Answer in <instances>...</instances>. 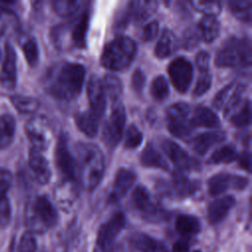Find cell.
<instances>
[{"mask_svg":"<svg viewBox=\"0 0 252 252\" xmlns=\"http://www.w3.org/2000/svg\"><path fill=\"white\" fill-rule=\"evenodd\" d=\"M151 93L154 98L158 101H161L167 97L169 88L167 81L163 76H158L154 79L151 85Z\"/></svg>","mask_w":252,"mask_h":252,"instance_id":"obj_40","label":"cell"},{"mask_svg":"<svg viewBox=\"0 0 252 252\" xmlns=\"http://www.w3.org/2000/svg\"><path fill=\"white\" fill-rule=\"evenodd\" d=\"M36 239L34 233L28 230L25 231L18 240L12 244V252H35L36 251Z\"/></svg>","mask_w":252,"mask_h":252,"instance_id":"obj_35","label":"cell"},{"mask_svg":"<svg viewBox=\"0 0 252 252\" xmlns=\"http://www.w3.org/2000/svg\"><path fill=\"white\" fill-rule=\"evenodd\" d=\"M12 184L11 172L3 167H0V196L6 195Z\"/></svg>","mask_w":252,"mask_h":252,"instance_id":"obj_49","label":"cell"},{"mask_svg":"<svg viewBox=\"0 0 252 252\" xmlns=\"http://www.w3.org/2000/svg\"><path fill=\"white\" fill-rule=\"evenodd\" d=\"M29 164L33 173L35 180L39 184L45 185L49 182L51 177V170L49 167V163L39 151L35 149H32L30 151Z\"/></svg>","mask_w":252,"mask_h":252,"instance_id":"obj_18","label":"cell"},{"mask_svg":"<svg viewBox=\"0 0 252 252\" xmlns=\"http://www.w3.org/2000/svg\"><path fill=\"white\" fill-rule=\"evenodd\" d=\"M76 154L78 178L86 189L93 190L103 176V155L96 145L90 143H79L76 146Z\"/></svg>","mask_w":252,"mask_h":252,"instance_id":"obj_2","label":"cell"},{"mask_svg":"<svg viewBox=\"0 0 252 252\" xmlns=\"http://www.w3.org/2000/svg\"><path fill=\"white\" fill-rule=\"evenodd\" d=\"M162 150L170 160L181 170H191L197 168V162L175 142L165 140L162 142Z\"/></svg>","mask_w":252,"mask_h":252,"instance_id":"obj_17","label":"cell"},{"mask_svg":"<svg viewBox=\"0 0 252 252\" xmlns=\"http://www.w3.org/2000/svg\"><path fill=\"white\" fill-rule=\"evenodd\" d=\"M190 121L194 128L195 127L218 128L220 126V121L219 116L209 107L204 105H200L194 110L193 116Z\"/></svg>","mask_w":252,"mask_h":252,"instance_id":"obj_26","label":"cell"},{"mask_svg":"<svg viewBox=\"0 0 252 252\" xmlns=\"http://www.w3.org/2000/svg\"><path fill=\"white\" fill-rule=\"evenodd\" d=\"M136 180V173L128 168H120L114 178L111 190L108 195L109 203L120 201Z\"/></svg>","mask_w":252,"mask_h":252,"instance_id":"obj_15","label":"cell"},{"mask_svg":"<svg viewBox=\"0 0 252 252\" xmlns=\"http://www.w3.org/2000/svg\"><path fill=\"white\" fill-rule=\"evenodd\" d=\"M132 202L141 217L148 221L158 222L165 219V212L153 199L146 187L139 185L132 193Z\"/></svg>","mask_w":252,"mask_h":252,"instance_id":"obj_7","label":"cell"},{"mask_svg":"<svg viewBox=\"0 0 252 252\" xmlns=\"http://www.w3.org/2000/svg\"><path fill=\"white\" fill-rule=\"evenodd\" d=\"M81 4V1L77 0H55L52 2V7L58 16L69 17L79 10Z\"/></svg>","mask_w":252,"mask_h":252,"instance_id":"obj_38","label":"cell"},{"mask_svg":"<svg viewBox=\"0 0 252 252\" xmlns=\"http://www.w3.org/2000/svg\"><path fill=\"white\" fill-rule=\"evenodd\" d=\"M239 164L243 169L247 170L248 172L251 171V154L248 151H245L240 155Z\"/></svg>","mask_w":252,"mask_h":252,"instance_id":"obj_53","label":"cell"},{"mask_svg":"<svg viewBox=\"0 0 252 252\" xmlns=\"http://www.w3.org/2000/svg\"><path fill=\"white\" fill-rule=\"evenodd\" d=\"M143 141V134L136 125H130L126 130L124 147L126 149H136Z\"/></svg>","mask_w":252,"mask_h":252,"instance_id":"obj_43","label":"cell"},{"mask_svg":"<svg viewBox=\"0 0 252 252\" xmlns=\"http://www.w3.org/2000/svg\"><path fill=\"white\" fill-rule=\"evenodd\" d=\"M172 195L179 198H186L193 195L199 189V183L195 180H190L180 171H174L171 179Z\"/></svg>","mask_w":252,"mask_h":252,"instance_id":"obj_21","label":"cell"},{"mask_svg":"<svg viewBox=\"0 0 252 252\" xmlns=\"http://www.w3.org/2000/svg\"><path fill=\"white\" fill-rule=\"evenodd\" d=\"M140 162L145 167H153L162 170L168 169L166 160L152 145H148L144 149L140 156Z\"/></svg>","mask_w":252,"mask_h":252,"instance_id":"obj_29","label":"cell"},{"mask_svg":"<svg viewBox=\"0 0 252 252\" xmlns=\"http://www.w3.org/2000/svg\"><path fill=\"white\" fill-rule=\"evenodd\" d=\"M172 252H189V246L185 241H177L173 245Z\"/></svg>","mask_w":252,"mask_h":252,"instance_id":"obj_54","label":"cell"},{"mask_svg":"<svg viewBox=\"0 0 252 252\" xmlns=\"http://www.w3.org/2000/svg\"><path fill=\"white\" fill-rule=\"evenodd\" d=\"M251 106L250 101L246 99L243 104L238 106V108L231 114L230 122L235 127H244L250 123L251 118Z\"/></svg>","mask_w":252,"mask_h":252,"instance_id":"obj_37","label":"cell"},{"mask_svg":"<svg viewBox=\"0 0 252 252\" xmlns=\"http://www.w3.org/2000/svg\"><path fill=\"white\" fill-rule=\"evenodd\" d=\"M251 43L249 38L232 36L227 38L216 55L218 67H235L238 65L249 66L251 64Z\"/></svg>","mask_w":252,"mask_h":252,"instance_id":"obj_5","label":"cell"},{"mask_svg":"<svg viewBox=\"0 0 252 252\" xmlns=\"http://www.w3.org/2000/svg\"><path fill=\"white\" fill-rule=\"evenodd\" d=\"M75 123L78 129L86 136L94 138L98 131V118L92 111L79 112L75 116Z\"/></svg>","mask_w":252,"mask_h":252,"instance_id":"obj_28","label":"cell"},{"mask_svg":"<svg viewBox=\"0 0 252 252\" xmlns=\"http://www.w3.org/2000/svg\"><path fill=\"white\" fill-rule=\"evenodd\" d=\"M87 92L92 112L97 118L101 117L105 111L106 100L102 84L97 76L92 75L90 77L87 85Z\"/></svg>","mask_w":252,"mask_h":252,"instance_id":"obj_14","label":"cell"},{"mask_svg":"<svg viewBox=\"0 0 252 252\" xmlns=\"http://www.w3.org/2000/svg\"><path fill=\"white\" fill-rule=\"evenodd\" d=\"M237 158L236 149L231 145H225L216 150L210 157L209 162L218 163H228L235 160Z\"/></svg>","mask_w":252,"mask_h":252,"instance_id":"obj_34","label":"cell"},{"mask_svg":"<svg viewBox=\"0 0 252 252\" xmlns=\"http://www.w3.org/2000/svg\"><path fill=\"white\" fill-rule=\"evenodd\" d=\"M226 135L223 131H209L200 134L194 139L193 149L194 151L203 156L205 155L213 146L224 141Z\"/></svg>","mask_w":252,"mask_h":252,"instance_id":"obj_23","label":"cell"},{"mask_svg":"<svg viewBox=\"0 0 252 252\" xmlns=\"http://www.w3.org/2000/svg\"><path fill=\"white\" fill-rule=\"evenodd\" d=\"M15 130V118L10 114L0 115V150H4L11 145L14 140Z\"/></svg>","mask_w":252,"mask_h":252,"instance_id":"obj_30","label":"cell"},{"mask_svg":"<svg viewBox=\"0 0 252 252\" xmlns=\"http://www.w3.org/2000/svg\"><path fill=\"white\" fill-rule=\"evenodd\" d=\"M25 219L30 231L42 233L57 222L58 214L47 197L36 196L27 204Z\"/></svg>","mask_w":252,"mask_h":252,"instance_id":"obj_4","label":"cell"},{"mask_svg":"<svg viewBox=\"0 0 252 252\" xmlns=\"http://www.w3.org/2000/svg\"><path fill=\"white\" fill-rule=\"evenodd\" d=\"M158 32V23L157 21H152L144 27L142 38L145 41H151L157 36Z\"/></svg>","mask_w":252,"mask_h":252,"instance_id":"obj_50","label":"cell"},{"mask_svg":"<svg viewBox=\"0 0 252 252\" xmlns=\"http://www.w3.org/2000/svg\"><path fill=\"white\" fill-rule=\"evenodd\" d=\"M0 56H1V50H0Z\"/></svg>","mask_w":252,"mask_h":252,"instance_id":"obj_56","label":"cell"},{"mask_svg":"<svg viewBox=\"0 0 252 252\" xmlns=\"http://www.w3.org/2000/svg\"><path fill=\"white\" fill-rule=\"evenodd\" d=\"M131 83H132V87H133L134 91L138 94H141L145 87V83H146V76H145L144 72L140 69L135 70L132 75Z\"/></svg>","mask_w":252,"mask_h":252,"instance_id":"obj_48","label":"cell"},{"mask_svg":"<svg viewBox=\"0 0 252 252\" xmlns=\"http://www.w3.org/2000/svg\"><path fill=\"white\" fill-rule=\"evenodd\" d=\"M235 204L233 196H224L213 201L208 208V220L210 223L216 224L221 221Z\"/></svg>","mask_w":252,"mask_h":252,"instance_id":"obj_20","label":"cell"},{"mask_svg":"<svg viewBox=\"0 0 252 252\" xmlns=\"http://www.w3.org/2000/svg\"><path fill=\"white\" fill-rule=\"evenodd\" d=\"M11 205L6 195L0 196V229L8 226L11 220Z\"/></svg>","mask_w":252,"mask_h":252,"instance_id":"obj_45","label":"cell"},{"mask_svg":"<svg viewBox=\"0 0 252 252\" xmlns=\"http://www.w3.org/2000/svg\"><path fill=\"white\" fill-rule=\"evenodd\" d=\"M1 33H2V30H1V28H0V36H1Z\"/></svg>","mask_w":252,"mask_h":252,"instance_id":"obj_55","label":"cell"},{"mask_svg":"<svg viewBox=\"0 0 252 252\" xmlns=\"http://www.w3.org/2000/svg\"><path fill=\"white\" fill-rule=\"evenodd\" d=\"M104 94L108 95L112 100H116L122 94V83L118 77L112 74H107L104 76L101 82Z\"/></svg>","mask_w":252,"mask_h":252,"instance_id":"obj_36","label":"cell"},{"mask_svg":"<svg viewBox=\"0 0 252 252\" xmlns=\"http://www.w3.org/2000/svg\"><path fill=\"white\" fill-rule=\"evenodd\" d=\"M197 30L202 40L205 42H212L219 36L220 26L215 17L204 16L200 20Z\"/></svg>","mask_w":252,"mask_h":252,"instance_id":"obj_27","label":"cell"},{"mask_svg":"<svg viewBox=\"0 0 252 252\" xmlns=\"http://www.w3.org/2000/svg\"><path fill=\"white\" fill-rule=\"evenodd\" d=\"M190 106L185 102H177L166 109V124L169 132L176 138L188 141L193 133L194 127L187 117Z\"/></svg>","mask_w":252,"mask_h":252,"instance_id":"obj_6","label":"cell"},{"mask_svg":"<svg viewBox=\"0 0 252 252\" xmlns=\"http://www.w3.org/2000/svg\"><path fill=\"white\" fill-rule=\"evenodd\" d=\"M55 160L57 167L64 175L65 179L75 181L78 178V166L68 148V139L66 134L62 133L58 139L55 150Z\"/></svg>","mask_w":252,"mask_h":252,"instance_id":"obj_12","label":"cell"},{"mask_svg":"<svg viewBox=\"0 0 252 252\" xmlns=\"http://www.w3.org/2000/svg\"><path fill=\"white\" fill-rule=\"evenodd\" d=\"M245 90L244 86H238L236 87L233 94L228 97L224 104V110H223V116L225 118H229L231 114L238 108L241 102V94L243 91Z\"/></svg>","mask_w":252,"mask_h":252,"instance_id":"obj_42","label":"cell"},{"mask_svg":"<svg viewBox=\"0 0 252 252\" xmlns=\"http://www.w3.org/2000/svg\"><path fill=\"white\" fill-rule=\"evenodd\" d=\"M125 224L126 218L122 212H116L103 222L97 232L94 252H108Z\"/></svg>","mask_w":252,"mask_h":252,"instance_id":"obj_8","label":"cell"},{"mask_svg":"<svg viewBox=\"0 0 252 252\" xmlns=\"http://www.w3.org/2000/svg\"><path fill=\"white\" fill-rule=\"evenodd\" d=\"M200 221L194 216L182 214L175 220V229L182 235H195L200 231Z\"/></svg>","mask_w":252,"mask_h":252,"instance_id":"obj_31","label":"cell"},{"mask_svg":"<svg viewBox=\"0 0 252 252\" xmlns=\"http://www.w3.org/2000/svg\"><path fill=\"white\" fill-rule=\"evenodd\" d=\"M90 13L86 10L81 17L74 23L70 25V43H72L77 48H84L86 46V36L89 28Z\"/></svg>","mask_w":252,"mask_h":252,"instance_id":"obj_24","label":"cell"},{"mask_svg":"<svg viewBox=\"0 0 252 252\" xmlns=\"http://www.w3.org/2000/svg\"><path fill=\"white\" fill-rule=\"evenodd\" d=\"M137 45L129 36L118 35L108 42L101 53L100 64L112 71H121L129 67L135 58Z\"/></svg>","mask_w":252,"mask_h":252,"instance_id":"obj_3","label":"cell"},{"mask_svg":"<svg viewBox=\"0 0 252 252\" xmlns=\"http://www.w3.org/2000/svg\"><path fill=\"white\" fill-rule=\"evenodd\" d=\"M251 1L249 0H234L229 1L228 6L235 18L239 21L250 23L251 16H252V9H251Z\"/></svg>","mask_w":252,"mask_h":252,"instance_id":"obj_33","label":"cell"},{"mask_svg":"<svg viewBox=\"0 0 252 252\" xmlns=\"http://www.w3.org/2000/svg\"><path fill=\"white\" fill-rule=\"evenodd\" d=\"M179 46V41L176 35L168 29H164L157 42L155 48V54L158 58H165L170 56L173 52L177 50Z\"/></svg>","mask_w":252,"mask_h":252,"instance_id":"obj_25","label":"cell"},{"mask_svg":"<svg viewBox=\"0 0 252 252\" xmlns=\"http://www.w3.org/2000/svg\"><path fill=\"white\" fill-rule=\"evenodd\" d=\"M232 89H233V83H230L228 85H226L224 88H222L217 94L216 96L214 97L212 103H213V106L216 108V109H220L224 106L227 98H228V95L230 94V93L232 92Z\"/></svg>","mask_w":252,"mask_h":252,"instance_id":"obj_47","label":"cell"},{"mask_svg":"<svg viewBox=\"0 0 252 252\" xmlns=\"http://www.w3.org/2000/svg\"><path fill=\"white\" fill-rule=\"evenodd\" d=\"M26 133L32 145V149L44 151L48 148L51 140L50 128L44 117L34 116L26 124Z\"/></svg>","mask_w":252,"mask_h":252,"instance_id":"obj_11","label":"cell"},{"mask_svg":"<svg viewBox=\"0 0 252 252\" xmlns=\"http://www.w3.org/2000/svg\"><path fill=\"white\" fill-rule=\"evenodd\" d=\"M167 72L173 87L179 93H186L193 78V66L190 61L184 57H177L170 62Z\"/></svg>","mask_w":252,"mask_h":252,"instance_id":"obj_10","label":"cell"},{"mask_svg":"<svg viewBox=\"0 0 252 252\" xmlns=\"http://www.w3.org/2000/svg\"><path fill=\"white\" fill-rule=\"evenodd\" d=\"M11 101L14 107L24 114L34 113L39 107V101L32 96L16 94L11 97Z\"/></svg>","mask_w":252,"mask_h":252,"instance_id":"obj_32","label":"cell"},{"mask_svg":"<svg viewBox=\"0 0 252 252\" xmlns=\"http://www.w3.org/2000/svg\"><path fill=\"white\" fill-rule=\"evenodd\" d=\"M17 56L10 43L6 44L5 58L0 71V83L8 90L15 88L17 83Z\"/></svg>","mask_w":252,"mask_h":252,"instance_id":"obj_16","label":"cell"},{"mask_svg":"<svg viewBox=\"0 0 252 252\" xmlns=\"http://www.w3.org/2000/svg\"><path fill=\"white\" fill-rule=\"evenodd\" d=\"M125 121L126 114L123 104L120 101L115 102L103 128V140L109 148H115L119 143L123 134Z\"/></svg>","mask_w":252,"mask_h":252,"instance_id":"obj_9","label":"cell"},{"mask_svg":"<svg viewBox=\"0 0 252 252\" xmlns=\"http://www.w3.org/2000/svg\"><path fill=\"white\" fill-rule=\"evenodd\" d=\"M158 6V2L154 0L132 1L127 6L130 20H133L136 24H141L157 11Z\"/></svg>","mask_w":252,"mask_h":252,"instance_id":"obj_19","label":"cell"},{"mask_svg":"<svg viewBox=\"0 0 252 252\" xmlns=\"http://www.w3.org/2000/svg\"><path fill=\"white\" fill-rule=\"evenodd\" d=\"M192 7L205 14V16L215 17L221 11V4L219 1H200V0H193L190 1Z\"/></svg>","mask_w":252,"mask_h":252,"instance_id":"obj_39","label":"cell"},{"mask_svg":"<svg viewBox=\"0 0 252 252\" xmlns=\"http://www.w3.org/2000/svg\"><path fill=\"white\" fill-rule=\"evenodd\" d=\"M23 52L30 66L33 67L37 64L39 51H38L37 43L34 38L30 37L26 39V41L23 43Z\"/></svg>","mask_w":252,"mask_h":252,"instance_id":"obj_41","label":"cell"},{"mask_svg":"<svg viewBox=\"0 0 252 252\" xmlns=\"http://www.w3.org/2000/svg\"><path fill=\"white\" fill-rule=\"evenodd\" d=\"M86 70L78 63H63L49 73L48 91L58 100L76 98L83 88Z\"/></svg>","mask_w":252,"mask_h":252,"instance_id":"obj_1","label":"cell"},{"mask_svg":"<svg viewBox=\"0 0 252 252\" xmlns=\"http://www.w3.org/2000/svg\"><path fill=\"white\" fill-rule=\"evenodd\" d=\"M195 62H196L197 68L200 71L202 72L208 71L209 64H210V54L207 51H200L196 56Z\"/></svg>","mask_w":252,"mask_h":252,"instance_id":"obj_52","label":"cell"},{"mask_svg":"<svg viewBox=\"0 0 252 252\" xmlns=\"http://www.w3.org/2000/svg\"><path fill=\"white\" fill-rule=\"evenodd\" d=\"M130 22V15L128 12L127 7L122 10L119 11L118 15L115 17V21H114V28L115 30L119 31V30H123L127 27L128 23Z\"/></svg>","mask_w":252,"mask_h":252,"instance_id":"obj_51","label":"cell"},{"mask_svg":"<svg viewBox=\"0 0 252 252\" xmlns=\"http://www.w3.org/2000/svg\"><path fill=\"white\" fill-rule=\"evenodd\" d=\"M200 35L197 27H189L185 30L182 36V46L186 50H191L195 48L200 41Z\"/></svg>","mask_w":252,"mask_h":252,"instance_id":"obj_44","label":"cell"},{"mask_svg":"<svg viewBox=\"0 0 252 252\" xmlns=\"http://www.w3.org/2000/svg\"><path fill=\"white\" fill-rule=\"evenodd\" d=\"M130 244L134 250L140 252H167L166 246L161 241L145 233H136L132 235Z\"/></svg>","mask_w":252,"mask_h":252,"instance_id":"obj_22","label":"cell"},{"mask_svg":"<svg viewBox=\"0 0 252 252\" xmlns=\"http://www.w3.org/2000/svg\"><path fill=\"white\" fill-rule=\"evenodd\" d=\"M247 184L248 178L244 176L221 172L210 178L208 182V188L210 195L218 196L225 192L230 187L237 190H242L247 186Z\"/></svg>","mask_w":252,"mask_h":252,"instance_id":"obj_13","label":"cell"},{"mask_svg":"<svg viewBox=\"0 0 252 252\" xmlns=\"http://www.w3.org/2000/svg\"><path fill=\"white\" fill-rule=\"evenodd\" d=\"M212 84V76L211 74L206 71L203 72L202 75L199 77V80L196 83V86L193 90V96H201L203 95L205 93H207L211 87Z\"/></svg>","mask_w":252,"mask_h":252,"instance_id":"obj_46","label":"cell"}]
</instances>
